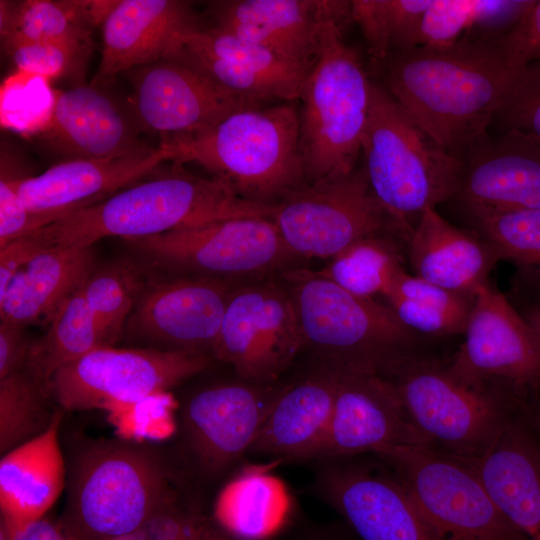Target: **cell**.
I'll use <instances>...</instances> for the list:
<instances>
[{"instance_id": "1", "label": "cell", "mask_w": 540, "mask_h": 540, "mask_svg": "<svg viewBox=\"0 0 540 540\" xmlns=\"http://www.w3.org/2000/svg\"><path fill=\"white\" fill-rule=\"evenodd\" d=\"M374 66L383 87L443 149L462 158L484 140L519 71L493 39L417 46Z\"/></svg>"}, {"instance_id": "2", "label": "cell", "mask_w": 540, "mask_h": 540, "mask_svg": "<svg viewBox=\"0 0 540 540\" xmlns=\"http://www.w3.org/2000/svg\"><path fill=\"white\" fill-rule=\"evenodd\" d=\"M273 209L172 162L157 177L76 209L38 231L50 245L92 247L105 237L144 238L227 219L271 218Z\"/></svg>"}, {"instance_id": "3", "label": "cell", "mask_w": 540, "mask_h": 540, "mask_svg": "<svg viewBox=\"0 0 540 540\" xmlns=\"http://www.w3.org/2000/svg\"><path fill=\"white\" fill-rule=\"evenodd\" d=\"M171 161L194 162L239 197L275 205L306 182L293 102L237 111L214 126L162 138Z\"/></svg>"}, {"instance_id": "4", "label": "cell", "mask_w": 540, "mask_h": 540, "mask_svg": "<svg viewBox=\"0 0 540 540\" xmlns=\"http://www.w3.org/2000/svg\"><path fill=\"white\" fill-rule=\"evenodd\" d=\"M174 505L173 477L161 455L124 440H101L72 463L59 524L72 540H107Z\"/></svg>"}, {"instance_id": "5", "label": "cell", "mask_w": 540, "mask_h": 540, "mask_svg": "<svg viewBox=\"0 0 540 540\" xmlns=\"http://www.w3.org/2000/svg\"><path fill=\"white\" fill-rule=\"evenodd\" d=\"M350 1H339L320 27L319 51L299 100L300 151L307 183L356 169L368 118L371 82L344 40Z\"/></svg>"}, {"instance_id": "6", "label": "cell", "mask_w": 540, "mask_h": 540, "mask_svg": "<svg viewBox=\"0 0 540 540\" xmlns=\"http://www.w3.org/2000/svg\"><path fill=\"white\" fill-rule=\"evenodd\" d=\"M361 153L374 196L406 239L426 209L458 193L462 158L439 146L374 82Z\"/></svg>"}, {"instance_id": "7", "label": "cell", "mask_w": 540, "mask_h": 540, "mask_svg": "<svg viewBox=\"0 0 540 540\" xmlns=\"http://www.w3.org/2000/svg\"><path fill=\"white\" fill-rule=\"evenodd\" d=\"M304 342L323 364L384 372L408 355L414 332L374 299L357 296L317 272L287 276Z\"/></svg>"}, {"instance_id": "8", "label": "cell", "mask_w": 540, "mask_h": 540, "mask_svg": "<svg viewBox=\"0 0 540 540\" xmlns=\"http://www.w3.org/2000/svg\"><path fill=\"white\" fill-rule=\"evenodd\" d=\"M382 373L395 385L410 421L429 446L462 460L480 457L526 405L468 384L447 362L408 354Z\"/></svg>"}, {"instance_id": "9", "label": "cell", "mask_w": 540, "mask_h": 540, "mask_svg": "<svg viewBox=\"0 0 540 540\" xmlns=\"http://www.w3.org/2000/svg\"><path fill=\"white\" fill-rule=\"evenodd\" d=\"M387 461L442 540H528L503 515L472 466L424 446H389Z\"/></svg>"}, {"instance_id": "10", "label": "cell", "mask_w": 540, "mask_h": 540, "mask_svg": "<svg viewBox=\"0 0 540 540\" xmlns=\"http://www.w3.org/2000/svg\"><path fill=\"white\" fill-rule=\"evenodd\" d=\"M464 341L447 362L468 384L517 404L540 396V343L519 310L486 282L475 293Z\"/></svg>"}, {"instance_id": "11", "label": "cell", "mask_w": 540, "mask_h": 540, "mask_svg": "<svg viewBox=\"0 0 540 540\" xmlns=\"http://www.w3.org/2000/svg\"><path fill=\"white\" fill-rule=\"evenodd\" d=\"M209 363L201 352L102 346L60 369L49 396L66 411L135 406L165 394Z\"/></svg>"}, {"instance_id": "12", "label": "cell", "mask_w": 540, "mask_h": 540, "mask_svg": "<svg viewBox=\"0 0 540 540\" xmlns=\"http://www.w3.org/2000/svg\"><path fill=\"white\" fill-rule=\"evenodd\" d=\"M271 219L293 257L318 258H332L353 243L380 234L391 221L363 167L303 184L274 205Z\"/></svg>"}, {"instance_id": "13", "label": "cell", "mask_w": 540, "mask_h": 540, "mask_svg": "<svg viewBox=\"0 0 540 540\" xmlns=\"http://www.w3.org/2000/svg\"><path fill=\"white\" fill-rule=\"evenodd\" d=\"M124 241L161 266L222 280L264 274L293 258L268 217L227 219Z\"/></svg>"}, {"instance_id": "14", "label": "cell", "mask_w": 540, "mask_h": 540, "mask_svg": "<svg viewBox=\"0 0 540 540\" xmlns=\"http://www.w3.org/2000/svg\"><path fill=\"white\" fill-rule=\"evenodd\" d=\"M304 347L291 292L274 282L233 288L212 355L245 381L275 380Z\"/></svg>"}, {"instance_id": "15", "label": "cell", "mask_w": 540, "mask_h": 540, "mask_svg": "<svg viewBox=\"0 0 540 540\" xmlns=\"http://www.w3.org/2000/svg\"><path fill=\"white\" fill-rule=\"evenodd\" d=\"M125 74L133 87L132 114L141 129L161 138L214 126L265 103L219 84L180 51Z\"/></svg>"}, {"instance_id": "16", "label": "cell", "mask_w": 540, "mask_h": 540, "mask_svg": "<svg viewBox=\"0 0 540 540\" xmlns=\"http://www.w3.org/2000/svg\"><path fill=\"white\" fill-rule=\"evenodd\" d=\"M264 383L244 380L211 386L185 404L184 436L205 474L223 473L250 450L282 389Z\"/></svg>"}, {"instance_id": "17", "label": "cell", "mask_w": 540, "mask_h": 540, "mask_svg": "<svg viewBox=\"0 0 540 540\" xmlns=\"http://www.w3.org/2000/svg\"><path fill=\"white\" fill-rule=\"evenodd\" d=\"M336 368L334 412L317 459L376 453L389 446L431 448L410 421L395 385L384 373L365 368Z\"/></svg>"}, {"instance_id": "18", "label": "cell", "mask_w": 540, "mask_h": 540, "mask_svg": "<svg viewBox=\"0 0 540 540\" xmlns=\"http://www.w3.org/2000/svg\"><path fill=\"white\" fill-rule=\"evenodd\" d=\"M317 487L361 540H442L395 475L334 460Z\"/></svg>"}, {"instance_id": "19", "label": "cell", "mask_w": 540, "mask_h": 540, "mask_svg": "<svg viewBox=\"0 0 540 540\" xmlns=\"http://www.w3.org/2000/svg\"><path fill=\"white\" fill-rule=\"evenodd\" d=\"M233 288L197 275L158 281L144 287L127 328L168 350L212 353Z\"/></svg>"}, {"instance_id": "20", "label": "cell", "mask_w": 540, "mask_h": 540, "mask_svg": "<svg viewBox=\"0 0 540 540\" xmlns=\"http://www.w3.org/2000/svg\"><path fill=\"white\" fill-rule=\"evenodd\" d=\"M456 197L472 219L540 208V139L518 130L469 149Z\"/></svg>"}, {"instance_id": "21", "label": "cell", "mask_w": 540, "mask_h": 540, "mask_svg": "<svg viewBox=\"0 0 540 540\" xmlns=\"http://www.w3.org/2000/svg\"><path fill=\"white\" fill-rule=\"evenodd\" d=\"M180 51L219 84L261 102L299 100L313 66L292 61L214 26L189 31Z\"/></svg>"}, {"instance_id": "22", "label": "cell", "mask_w": 540, "mask_h": 540, "mask_svg": "<svg viewBox=\"0 0 540 540\" xmlns=\"http://www.w3.org/2000/svg\"><path fill=\"white\" fill-rule=\"evenodd\" d=\"M140 126L100 86L78 84L54 95L40 134L53 150L71 159H111L149 149Z\"/></svg>"}, {"instance_id": "23", "label": "cell", "mask_w": 540, "mask_h": 540, "mask_svg": "<svg viewBox=\"0 0 540 540\" xmlns=\"http://www.w3.org/2000/svg\"><path fill=\"white\" fill-rule=\"evenodd\" d=\"M198 26L188 1H117L103 21L101 60L92 85L177 54L185 34Z\"/></svg>"}, {"instance_id": "24", "label": "cell", "mask_w": 540, "mask_h": 540, "mask_svg": "<svg viewBox=\"0 0 540 540\" xmlns=\"http://www.w3.org/2000/svg\"><path fill=\"white\" fill-rule=\"evenodd\" d=\"M171 161L165 144L134 155L111 159H71L31 177L8 176L24 205L33 212L64 215L96 203L116 190Z\"/></svg>"}, {"instance_id": "25", "label": "cell", "mask_w": 540, "mask_h": 540, "mask_svg": "<svg viewBox=\"0 0 540 540\" xmlns=\"http://www.w3.org/2000/svg\"><path fill=\"white\" fill-rule=\"evenodd\" d=\"M475 470L503 515L528 540H540V441L527 405L506 422Z\"/></svg>"}, {"instance_id": "26", "label": "cell", "mask_w": 540, "mask_h": 540, "mask_svg": "<svg viewBox=\"0 0 540 540\" xmlns=\"http://www.w3.org/2000/svg\"><path fill=\"white\" fill-rule=\"evenodd\" d=\"M339 1L224 0L210 4L213 26L312 66L324 17Z\"/></svg>"}, {"instance_id": "27", "label": "cell", "mask_w": 540, "mask_h": 540, "mask_svg": "<svg viewBox=\"0 0 540 540\" xmlns=\"http://www.w3.org/2000/svg\"><path fill=\"white\" fill-rule=\"evenodd\" d=\"M337 387V368L323 363L283 387L249 451L280 460L317 459L331 424Z\"/></svg>"}, {"instance_id": "28", "label": "cell", "mask_w": 540, "mask_h": 540, "mask_svg": "<svg viewBox=\"0 0 540 540\" xmlns=\"http://www.w3.org/2000/svg\"><path fill=\"white\" fill-rule=\"evenodd\" d=\"M61 421L62 412L56 409L44 432L2 455L1 520L10 529L44 517L65 488L66 468L59 442Z\"/></svg>"}, {"instance_id": "29", "label": "cell", "mask_w": 540, "mask_h": 540, "mask_svg": "<svg viewBox=\"0 0 540 540\" xmlns=\"http://www.w3.org/2000/svg\"><path fill=\"white\" fill-rule=\"evenodd\" d=\"M414 275L454 292L475 295L499 258L492 246L426 209L408 236Z\"/></svg>"}, {"instance_id": "30", "label": "cell", "mask_w": 540, "mask_h": 540, "mask_svg": "<svg viewBox=\"0 0 540 540\" xmlns=\"http://www.w3.org/2000/svg\"><path fill=\"white\" fill-rule=\"evenodd\" d=\"M96 268L92 247L52 245L34 256L0 294L1 321L50 323Z\"/></svg>"}, {"instance_id": "31", "label": "cell", "mask_w": 540, "mask_h": 540, "mask_svg": "<svg viewBox=\"0 0 540 540\" xmlns=\"http://www.w3.org/2000/svg\"><path fill=\"white\" fill-rule=\"evenodd\" d=\"M117 1H1L4 47L27 41L58 42L91 53V32Z\"/></svg>"}, {"instance_id": "32", "label": "cell", "mask_w": 540, "mask_h": 540, "mask_svg": "<svg viewBox=\"0 0 540 540\" xmlns=\"http://www.w3.org/2000/svg\"><path fill=\"white\" fill-rule=\"evenodd\" d=\"M285 483L263 466L244 469L220 491L214 506L219 527L239 540L261 539L275 531L289 512Z\"/></svg>"}, {"instance_id": "33", "label": "cell", "mask_w": 540, "mask_h": 540, "mask_svg": "<svg viewBox=\"0 0 540 540\" xmlns=\"http://www.w3.org/2000/svg\"><path fill=\"white\" fill-rule=\"evenodd\" d=\"M383 297L412 332L441 336L463 334L475 295L447 290L402 269Z\"/></svg>"}, {"instance_id": "34", "label": "cell", "mask_w": 540, "mask_h": 540, "mask_svg": "<svg viewBox=\"0 0 540 540\" xmlns=\"http://www.w3.org/2000/svg\"><path fill=\"white\" fill-rule=\"evenodd\" d=\"M81 287L61 306L45 335L32 342L23 368L48 397L50 383L60 369L105 346Z\"/></svg>"}, {"instance_id": "35", "label": "cell", "mask_w": 540, "mask_h": 540, "mask_svg": "<svg viewBox=\"0 0 540 540\" xmlns=\"http://www.w3.org/2000/svg\"><path fill=\"white\" fill-rule=\"evenodd\" d=\"M472 220L499 260L509 261L515 267V288L535 298L534 302H540V208L500 212Z\"/></svg>"}, {"instance_id": "36", "label": "cell", "mask_w": 540, "mask_h": 540, "mask_svg": "<svg viewBox=\"0 0 540 540\" xmlns=\"http://www.w3.org/2000/svg\"><path fill=\"white\" fill-rule=\"evenodd\" d=\"M431 0L350 1L351 20L360 27L372 63L419 46L421 21Z\"/></svg>"}, {"instance_id": "37", "label": "cell", "mask_w": 540, "mask_h": 540, "mask_svg": "<svg viewBox=\"0 0 540 540\" xmlns=\"http://www.w3.org/2000/svg\"><path fill=\"white\" fill-rule=\"evenodd\" d=\"M402 269L395 243L376 234L353 243L317 273L357 296L373 299L383 296Z\"/></svg>"}, {"instance_id": "38", "label": "cell", "mask_w": 540, "mask_h": 540, "mask_svg": "<svg viewBox=\"0 0 540 540\" xmlns=\"http://www.w3.org/2000/svg\"><path fill=\"white\" fill-rule=\"evenodd\" d=\"M143 290L140 275L126 261L95 268L86 279L82 295L105 346L120 337Z\"/></svg>"}, {"instance_id": "39", "label": "cell", "mask_w": 540, "mask_h": 540, "mask_svg": "<svg viewBox=\"0 0 540 540\" xmlns=\"http://www.w3.org/2000/svg\"><path fill=\"white\" fill-rule=\"evenodd\" d=\"M48 396L24 370L0 379V452L5 454L44 432L54 412Z\"/></svg>"}, {"instance_id": "40", "label": "cell", "mask_w": 540, "mask_h": 540, "mask_svg": "<svg viewBox=\"0 0 540 540\" xmlns=\"http://www.w3.org/2000/svg\"><path fill=\"white\" fill-rule=\"evenodd\" d=\"M14 64L26 73L42 78L73 75L83 77L89 52L58 42L27 41L5 47Z\"/></svg>"}, {"instance_id": "41", "label": "cell", "mask_w": 540, "mask_h": 540, "mask_svg": "<svg viewBox=\"0 0 540 540\" xmlns=\"http://www.w3.org/2000/svg\"><path fill=\"white\" fill-rule=\"evenodd\" d=\"M496 117L506 130L540 139V59L517 73Z\"/></svg>"}, {"instance_id": "42", "label": "cell", "mask_w": 540, "mask_h": 540, "mask_svg": "<svg viewBox=\"0 0 540 540\" xmlns=\"http://www.w3.org/2000/svg\"><path fill=\"white\" fill-rule=\"evenodd\" d=\"M56 221L51 215L30 211L18 196L11 179L1 172L0 248Z\"/></svg>"}, {"instance_id": "43", "label": "cell", "mask_w": 540, "mask_h": 540, "mask_svg": "<svg viewBox=\"0 0 540 540\" xmlns=\"http://www.w3.org/2000/svg\"><path fill=\"white\" fill-rule=\"evenodd\" d=\"M508 64L520 71L540 59V0H534L524 17L509 32L493 39Z\"/></svg>"}, {"instance_id": "44", "label": "cell", "mask_w": 540, "mask_h": 540, "mask_svg": "<svg viewBox=\"0 0 540 540\" xmlns=\"http://www.w3.org/2000/svg\"><path fill=\"white\" fill-rule=\"evenodd\" d=\"M50 246L52 245L37 230L0 248V294L25 264Z\"/></svg>"}, {"instance_id": "45", "label": "cell", "mask_w": 540, "mask_h": 540, "mask_svg": "<svg viewBox=\"0 0 540 540\" xmlns=\"http://www.w3.org/2000/svg\"><path fill=\"white\" fill-rule=\"evenodd\" d=\"M24 328L15 323H0V379L25 366L33 341L28 339Z\"/></svg>"}, {"instance_id": "46", "label": "cell", "mask_w": 540, "mask_h": 540, "mask_svg": "<svg viewBox=\"0 0 540 540\" xmlns=\"http://www.w3.org/2000/svg\"><path fill=\"white\" fill-rule=\"evenodd\" d=\"M6 528L11 540H72L59 523H54L45 516L20 528Z\"/></svg>"}, {"instance_id": "47", "label": "cell", "mask_w": 540, "mask_h": 540, "mask_svg": "<svg viewBox=\"0 0 540 540\" xmlns=\"http://www.w3.org/2000/svg\"><path fill=\"white\" fill-rule=\"evenodd\" d=\"M519 312L532 328L540 343V302H530L519 310Z\"/></svg>"}, {"instance_id": "48", "label": "cell", "mask_w": 540, "mask_h": 540, "mask_svg": "<svg viewBox=\"0 0 540 540\" xmlns=\"http://www.w3.org/2000/svg\"><path fill=\"white\" fill-rule=\"evenodd\" d=\"M201 540H238L221 527L208 525Z\"/></svg>"}, {"instance_id": "49", "label": "cell", "mask_w": 540, "mask_h": 540, "mask_svg": "<svg viewBox=\"0 0 540 540\" xmlns=\"http://www.w3.org/2000/svg\"><path fill=\"white\" fill-rule=\"evenodd\" d=\"M0 540H11L10 534L2 520L0 521Z\"/></svg>"}, {"instance_id": "50", "label": "cell", "mask_w": 540, "mask_h": 540, "mask_svg": "<svg viewBox=\"0 0 540 540\" xmlns=\"http://www.w3.org/2000/svg\"><path fill=\"white\" fill-rule=\"evenodd\" d=\"M311 540H340L338 538H334L333 536H314Z\"/></svg>"}]
</instances>
